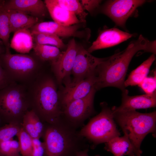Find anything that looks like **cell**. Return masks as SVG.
Listing matches in <instances>:
<instances>
[{
	"label": "cell",
	"mask_w": 156,
	"mask_h": 156,
	"mask_svg": "<svg viewBox=\"0 0 156 156\" xmlns=\"http://www.w3.org/2000/svg\"><path fill=\"white\" fill-rule=\"evenodd\" d=\"M141 50L155 54V41L148 40L140 35L125 50L107 57L95 69L94 87L96 90L112 87L124 91L126 89L125 79L129 64L135 55Z\"/></svg>",
	"instance_id": "1"
},
{
	"label": "cell",
	"mask_w": 156,
	"mask_h": 156,
	"mask_svg": "<svg viewBox=\"0 0 156 156\" xmlns=\"http://www.w3.org/2000/svg\"><path fill=\"white\" fill-rule=\"evenodd\" d=\"M56 83L44 71L27 86L30 109L45 124H53L61 119L63 107Z\"/></svg>",
	"instance_id": "2"
},
{
	"label": "cell",
	"mask_w": 156,
	"mask_h": 156,
	"mask_svg": "<svg viewBox=\"0 0 156 156\" xmlns=\"http://www.w3.org/2000/svg\"><path fill=\"white\" fill-rule=\"evenodd\" d=\"M44 125V156H76L77 152L89 148L88 141L79 131L61 119L56 123Z\"/></svg>",
	"instance_id": "3"
},
{
	"label": "cell",
	"mask_w": 156,
	"mask_h": 156,
	"mask_svg": "<svg viewBox=\"0 0 156 156\" xmlns=\"http://www.w3.org/2000/svg\"><path fill=\"white\" fill-rule=\"evenodd\" d=\"M10 50H5L0 55V61L13 82L27 86L44 71V63L33 51L29 54H13Z\"/></svg>",
	"instance_id": "4"
},
{
	"label": "cell",
	"mask_w": 156,
	"mask_h": 156,
	"mask_svg": "<svg viewBox=\"0 0 156 156\" xmlns=\"http://www.w3.org/2000/svg\"><path fill=\"white\" fill-rule=\"evenodd\" d=\"M112 111L114 120L121 129L124 135L142 154L140 146L142 141L148 134L155 133V132L156 111L146 113L136 110Z\"/></svg>",
	"instance_id": "5"
},
{
	"label": "cell",
	"mask_w": 156,
	"mask_h": 156,
	"mask_svg": "<svg viewBox=\"0 0 156 156\" xmlns=\"http://www.w3.org/2000/svg\"><path fill=\"white\" fill-rule=\"evenodd\" d=\"M30 109L26 86L13 82L0 90V120L7 124L22 125L24 115Z\"/></svg>",
	"instance_id": "6"
},
{
	"label": "cell",
	"mask_w": 156,
	"mask_h": 156,
	"mask_svg": "<svg viewBox=\"0 0 156 156\" xmlns=\"http://www.w3.org/2000/svg\"><path fill=\"white\" fill-rule=\"evenodd\" d=\"M101 111L79 131L80 135L92 143L91 148L106 143L120 135L114 118L111 108L105 102L100 104Z\"/></svg>",
	"instance_id": "7"
},
{
	"label": "cell",
	"mask_w": 156,
	"mask_h": 156,
	"mask_svg": "<svg viewBox=\"0 0 156 156\" xmlns=\"http://www.w3.org/2000/svg\"><path fill=\"white\" fill-rule=\"evenodd\" d=\"M96 91L94 87L86 96L64 106L61 119L76 129L82 127L84 122L94 113V101Z\"/></svg>",
	"instance_id": "8"
},
{
	"label": "cell",
	"mask_w": 156,
	"mask_h": 156,
	"mask_svg": "<svg viewBox=\"0 0 156 156\" xmlns=\"http://www.w3.org/2000/svg\"><path fill=\"white\" fill-rule=\"evenodd\" d=\"M145 0H111L103 6L102 12L110 18L118 25L125 26L126 21Z\"/></svg>",
	"instance_id": "9"
},
{
	"label": "cell",
	"mask_w": 156,
	"mask_h": 156,
	"mask_svg": "<svg viewBox=\"0 0 156 156\" xmlns=\"http://www.w3.org/2000/svg\"><path fill=\"white\" fill-rule=\"evenodd\" d=\"M107 57L100 58L92 55L81 46H78L74 64L71 74L73 82L83 80L94 73L97 66Z\"/></svg>",
	"instance_id": "10"
},
{
	"label": "cell",
	"mask_w": 156,
	"mask_h": 156,
	"mask_svg": "<svg viewBox=\"0 0 156 156\" xmlns=\"http://www.w3.org/2000/svg\"><path fill=\"white\" fill-rule=\"evenodd\" d=\"M66 50L55 62L51 64L52 71L57 83L69 80L76 55L78 45L74 38L69 42Z\"/></svg>",
	"instance_id": "11"
},
{
	"label": "cell",
	"mask_w": 156,
	"mask_h": 156,
	"mask_svg": "<svg viewBox=\"0 0 156 156\" xmlns=\"http://www.w3.org/2000/svg\"><path fill=\"white\" fill-rule=\"evenodd\" d=\"M96 80L94 73L77 82H73L70 80L65 81L62 94H59L62 107L87 96L94 87Z\"/></svg>",
	"instance_id": "12"
},
{
	"label": "cell",
	"mask_w": 156,
	"mask_h": 156,
	"mask_svg": "<svg viewBox=\"0 0 156 156\" xmlns=\"http://www.w3.org/2000/svg\"><path fill=\"white\" fill-rule=\"evenodd\" d=\"M122 103L119 107L113 106L114 112L135 110L136 109L155 107L156 106V91L151 94H142L134 96L128 95V91L126 89L122 92Z\"/></svg>",
	"instance_id": "13"
},
{
	"label": "cell",
	"mask_w": 156,
	"mask_h": 156,
	"mask_svg": "<svg viewBox=\"0 0 156 156\" xmlns=\"http://www.w3.org/2000/svg\"><path fill=\"white\" fill-rule=\"evenodd\" d=\"M1 7L5 10L20 11L40 19L49 14L44 1L41 0H4Z\"/></svg>",
	"instance_id": "14"
},
{
	"label": "cell",
	"mask_w": 156,
	"mask_h": 156,
	"mask_svg": "<svg viewBox=\"0 0 156 156\" xmlns=\"http://www.w3.org/2000/svg\"><path fill=\"white\" fill-rule=\"evenodd\" d=\"M134 36V34L123 31L116 28L105 29L100 32L96 40L87 50L90 53L96 50L109 47Z\"/></svg>",
	"instance_id": "15"
},
{
	"label": "cell",
	"mask_w": 156,
	"mask_h": 156,
	"mask_svg": "<svg viewBox=\"0 0 156 156\" xmlns=\"http://www.w3.org/2000/svg\"><path fill=\"white\" fill-rule=\"evenodd\" d=\"M80 24L68 26L60 25L54 21L39 22L29 29L31 32H45L53 34L59 37H81L84 36L83 31L79 30Z\"/></svg>",
	"instance_id": "16"
},
{
	"label": "cell",
	"mask_w": 156,
	"mask_h": 156,
	"mask_svg": "<svg viewBox=\"0 0 156 156\" xmlns=\"http://www.w3.org/2000/svg\"><path fill=\"white\" fill-rule=\"evenodd\" d=\"M105 149L114 156H141L139 152L125 135L115 137L106 143Z\"/></svg>",
	"instance_id": "17"
},
{
	"label": "cell",
	"mask_w": 156,
	"mask_h": 156,
	"mask_svg": "<svg viewBox=\"0 0 156 156\" xmlns=\"http://www.w3.org/2000/svg\"><path fill=\"white\" fill-rule=\"evenodd\" d=\"M44 1L49 14L53 21L57 24L68 26L82 23L75 14L61 7L53 0H45Z\"/></svg>",
	"instance_id": "18"
},
{
	"label": "cell",
	"mask_w": 156,
	"mask_h": 156,
	"mask_svg": "<svg viewBox=\"0 0 156 156\" xmlns=\"http://www.w3.org/2000/svg\"><path fill=\"white\" fill-rule=\"evenodd\" d=\"M7 12L11 32L21 29H29L40 22L38 18L28 15L17 10H6Z\"/></svg>",
	"instance_id": "19"
},
{
	"label": "cell",
	"mask_w": 156,
	"mask_h": 156,
	"mask_svg": "<svg viewBox=\"0 0 156 156\" xmlns=\"http://www.w3.org/2000/svg\"><path fill=\"white\" fill-rule=\"evenodd\" d=\"M34 42L29 29L18 30L14 33L10 48L21 54H27L33 49Z\"/></svg>",
	"instance_id": "20"
},
{
	"label": "cell",
	"mask_w": 156,
	"mask_h": 156,
	"mask_svg": "<svg viewBox=\"0 0 156 156\" xmlns=\"http://www.w3.org/2000/svg\"><path fill=\"white\" fill-rule=\"evenodd\" d=\"M155 54H153L140 66L133 70L125 80L124 86L138 85L148 75L150 67L155 60Z\"/></svg>",
	"instance_id": "21"
},
{
	"label": "cell",
	"mask_w": 156,
	"mask_h": 156,
	"mask_svg": "<svg viewBox=\"0 0 156 156\" xmlns=\"http://www.w3.org/2000/svg\"><path fill=\"white\" fill-rule=\"evenodd\" d=\"M33 52L36 57L44 63L50 65L56 62L62 54L58 48L49 45L34 43Z\"/></svg>",
	"instance_id": "22"
},
{
	"label": "cell",
	"mask_w": 156,
	"mask_h": 156,
	"mask_svg": "<svg viewBox=\"0 0 156 156\" xmlns=\"http://www.w3.org/2000/svg\"><path fill=\"white\" fill-rule=\"evenodd\" d=\"M34 43L55 47L60 49L67 47L60 37L56 35L45 32H31Z\"/></svg>",
	"instance_id": "23"
},
{
	"label": "cell",
	"mask_w": 156,
	"mask_h": 156,
	"mask_svg": "<svg viewBox=\"0 0 156 156\" xmlns=\"http://www.w3.org/2000/svg\"><path fill=\"white\" fill-rule=\"evenodd\" d=\"M56 4L75 14L79 19L85 22L88 14L83 8L81 3L77 0H53Z\"/></svg>",
	"instance_id": "24"
},
{
	"label": "cell",
	"mask_w": 156,
	"mask_h": 156,
	"mask_svg": "<svg viewBox=\"0 0 156 156\" xmlns=\"http://www.w3.org/2000/svg\"><path fill=\"white\" fill-rule=\"evenodd\" d=\"M1 6L0 7V39L5 46V50L10 49L9 39L11 32L9 19L7 12L2 8Z\"/></svg>",
	"instance_id": "25"
},
{
	"label": "cell",
	"mask_w": 156,
	"mask_h": 156,
	"mask_svg": "<svg viewBox=\"0 0 156 156\" xmlns=\"http://www.w3.org/2000/svg\"><path fill=\"white\" fill-rule=\"evenodd\" d=\"M16 136L18 138L21 155L22 156H32L33 146L31 138L22 127Z\"/></svg>",
	"instance_id": "26"
},
{
	"label": "cell",
	"mask_w": 156,
	"mask_h": 156,
	"mask_svg": "<svg viewBox=\"0 0 156 156\" xmlns=\"http://www.w3.org/2000/svg\"><path fill=\"white\" fill-rule=\"evenodd\" d=\"M0 156H22L18 142L12 139L0 143Z\"/></svg>",
	"instance_id": "27"
},
{
	"label": "cell",
	"mask_w": 156,
	"mask_h": 156,
	"mask_svg": "<svg viewBox=\"0 0 156 156\" xmlns=\"http://www.w3.org/2000/svg\"><path fill=\"white\" fill-rule=\"evenodd\" d=\"M22 127V125L17 123L7 124L0 128V143L13 139Z\"/></svg>",
	"instance_id": "28"
},
{
	"label": "cell",
	"mask_w": 156,
	"mask_h": 156,
	"mask_svg": "<svg viewBox=\"0 0 156 156\" xmlns=\"http://www.w3.org/2000/svg\"><path fill=\"white\" fill-rule=\"evenodd\" d=\"M22 127L32 138L39 139L41 137L35 129L31 120L29 110L27 111L23 118Z\"/></svg>",
	"instance_id": "29"
},
{
	"label": "cell",
	"mask_w": 156,
	"mask_h": 156,
	"mask_svg": "<svg viewBox=\"0 0 156 156\" xmlns=\"http://www.w3.org/2000/svg\"><path fill=\"white\" fill-rule=\"evenodd\" d=\"M156 73L153 77H146L138 85L145 94H151L156 91Z\"/></svg>",
	"instance_id": "30"
},
{
	"label": "cell",
	"mask_w": 156,
	"mask_h": 156,
	"mask_svg": "<svg viewBox=\"0 0 156 156\" xmlns=\"http://www.w3.org/2000/svg\"><path fill=\"white\" fill-rule=\"evenodd\" d=\"M29 112L35 129L41 137L42 136L44 132V124L42 122L38 116L33 110L30 109Z\"/></svg>",
	"instance_id": "31"
},
{
	"label": "cell",
	"mask_w": 156,
	"mask_h": 156,
	"mask_svg": "<svg viewBox=\"0 0 156 156\" xmlns=\"http://www.w3.org/2000/svg\"><path fill=\"white\" fill-rule=\"evenodd\" d=\"M33 146L32 156H44L45 147L43 142L38 138H32Z\"/></svg>",
	"instance_id": "32"
},
{
	"label": "cell",
	"mask_w": 156,
	"mask_h": 156,
	"mask_svg": "<svg viewBox=\"0 0 156 156\" xmlns=\"http://www.w3.org/2000/svg\"><path fill=\"white\" fill-rule=\"evenodd\" d=\"M101 2L99 0H82L80 3L85 11L91 12L98 8Z\"/></svg>",
	"instance_id": "33"
},
{
	"label": "cell",
	"mask_w": 156,
	"mask_h": 156,
	"mask_svg": "<svg viewBox=\"0 0 156 156\" xmlns=\"http://www.w3.org/2000/svg\"><path fill=\"white\" fill-rule=\"evenodd\" d=\"M13 82L3 68L0 61V90Z\"/></svg>",
	"instance_id": "34"
},
{
	"label": "cell",
	"mask_w": 156,
	"mask_h": 156,
	"mask_svg": "<svg viewBox=\"0 0 156 156\" xmlns=\"http://www.w3.org/2000/svg\"><path fill=\"white\" fill-rule=\"evenodd\" d=\"M89 148H86L83 150L77 152L76 154V156H89L88 154ZM94 156H100L99 155H96Z\"/></svg>",
	"instance_id": "35"
},
{
	"label": "cell",
	"mask_w": 156,
	"mask_h": 156,
	"mask_svg": "<svg viewBox=\"0 0 156 156\" xmlns=\"http://www.w3.org/2000/svg\"><path fill=\"white\" fill-rule=\"evenodd\" d=\"M4 0H0V7L3 5Z\"/></svg>",
	"instance_id": "36"
},
{
	"label": "cell",
	"mask_w": 156,
	"mask_h": 156,
	"mask_svg": "<svg viewBox=\"0 0 156 156\" xmlns=\"http://www.w3.org/2000/svg\"><path fill=\"white\" fill-rule=\"evenodd\" d=\"M4 52L3 51V50L2 49L1 47L0 46V55L3 53Z\"/></svg>",
	"instance_id": "37"
}]
</instances>
